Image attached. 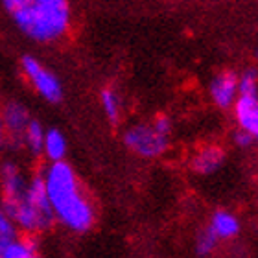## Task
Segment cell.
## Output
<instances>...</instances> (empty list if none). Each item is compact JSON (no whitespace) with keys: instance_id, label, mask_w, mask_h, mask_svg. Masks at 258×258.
I'll return each instance as SVG.
<instances>
[{"instance_id":"7","label":"cell","mask_w":258,"mask_h":258,"mask_svg":"<svg viewBox=\"0 0 258 258\" xmlns=\"http://www.w3.org/2000/svg\"><path fill=\"white\" fill-rule=\"evenodd\" d=\"M26 199L35 207V209L48 220L54 221V210H52V205H50L48 194H46V184H44V177L37 175L30 181V184H26V192H24Z\"/></svg>"},{"instance_id":"17","label":"cell","mask_w":258,"mask_h":258,"mask_svg":"<svg viewBox=\"0 0 258 258\" xmlns=\"http://www.w3.org/2000/svg\"><path fill=\"white\" fill-rule=\"evenodd\" d=\"M15 238H17L15 221L11 220L10 216L0 209V240H4V242H11V240H15Z\"/></svg>"},{"instance_id":"6","label":"cell","mask_w":258,"mask_h":258,"mask_svg":"<svg viewBox=\"0 0 258 258\" xmlns=\"http://www.w3.org/2000/svg\"><path fill=\"white\" fill-rule=\"evenodd\" d=\"M210 94H212L216 105H220L223 109L231 107L238 96V78L232 72L220 74L210 85Z\"/></svg>"},{"instance_id":"21","label":"cell","mask_w":258,"mask_h":258,"mask_svg":"<svg viewBox=\"0 0 258 258\" xmlns=\"http://www.w3.org/2000/svg\"><path fill=\"white\" fill-rule=\"evenodd\" d=\"M247 133H251V135H253V137H254V139L258 140V118L254 120V122H253V125H251V127H249V131H247Z\"/></svg>"},{"instance_id":"1","label":"cell","mask_w":258,"mask_h":258,"mask_svg":"<svg viewBox=\"0 0 258 258\" xmlns=\"http://www.w3.org/2000/svg\"><path fill=\"white\" fill-rule=\"evenodd\" d=\"M43 177L55 218L70 231H89L94 223V209L81 192L80 181L70 164H67L63 159L54 161Z\"/></svg>"},{"instance_id":"10","label":"cell","mask_w":258,"mask_h":258,"mask_svg":"<svg viewBox=\"0 0 258 258\" xmlns=\"http://www.w3.org/2000/svg\"><path fill=\"white\" fill-rule=\"evenodd\" d=\"M223 162V151L220 148H207L201 150L194 159V170L199 173H212L221 166Z\"/></svg>"},{"instance_id":"11","label":"cell","mask_w":258,"mask_h":258,"mask_svg":"<svg viewBox=\"0 0 258 258\" xmlns=\"http://www.w3.org/2000/svg\"><path fill=\"white\" fill-rule=\"evenodd\" d=\"M212 232L216 236L221 238V240H229V238H234L240 231V223L232 214L229 212H216L212 216V225H210Z\"/></svg>"},{"instance_id":"13","label":"cell","mask_w":258,"mask_h":258,"mask_svg":"<svg viewBox=\"0 0 258 258\" xmlns=\"http://www.w3.org/2000/svg\"><path fill=\"white\" fill-rule=\"evenodd\" d=\"M37 254V242L32 238L24 240H11L4 249L2 258H32Z\"/></svg>"},{"instance_id":"4","label":"cell","mask_w":258,"mask_h":258,"mask_svg":"<svg viewBox=\"0 0 258 258\" xmlns=\"http://www.w3.org/2000/svg\"><path fill=\"white\" fill-rule=\"evenodd\" d=\"M22 70L46 102L57 103L63 98V89H61V83L57 81V78L50 70L44 69L35 57L24 55L22 57Z\"/></svg>"},{"instance_id":"15","label":"cell","mask_w":258,"mask_h":258,"mask_svg":"<svg viewBox=\"0 0 258 258\" xmlns=\"http://www.w3.org/2000/svg\"><path fill=\"white\" fill-rule=\"evenodd\" d=\"M102 105H103V111L107 114V118L111 122H118V116H120V100L116 96V92L111 91V89H105L102 92Z\"/></svg>"},{"instance_id":"18","label":"cell","mask_w":258,"mask_h":258,"mask_svg":"<svg viewBox=\"0 0 258 258\" xmlns=\"http://www.w3.org/2000/svg\"><path fill=\"white\" fill-rule=\"evenodd\" d=\"M216 245H218V236L212 232V229H209V231H205L203 234L198 238V254L207 256V254H210L214 251Z\"/></svg>"},{"instance_id":"3","label":"cell","mask_w":258,"mask_h":258,"mask_svg":"<svg viewBox=\"0 0 258 258\" xmlns=\"http://www.w3.org/2000/svg\"><path fill=\"white\" fill-rule=\"evenodd\" d=\"M2 210L10 216L11 220L15 221L17 225L22 227L24 231H30V232L44 231V229H48V227L54 223L52 220L44 218V216L41 214L30 201H28L26 196L13 198V199L4 198Z\"/></svg>"},{"instance_id":"12","label":"cell","mask_w":258,"mask_h":258,"mask_svg":"<svg viewBox=\"0 0 258 258\" xmlns=\"http://www.w3.org/2000/svg\"><path fill=\"white\" fill-rule=\"evenodd\" d=\"M43 151L52 162L64 159V155H67V140H64L63 133L57 131V129H48L44 133Z\"/></svg>"},{"instance_id":"22","label":"cell","mask_w":258,"mask_h":258,"mask_svg":"<svg viewBox=\"0 0 258 258\" xmlns=\"http://www.w3.org/2000/svg\"><path fill=\"white\" fill-rule=\"evenodd\" d=\"M2 129H4V125H2V114H0V144H2Z\"/></svg>"},{"instance_id":"9","label":"cell","mask_w":258,"mask_h":258,"mask_svg":"<svg viewBox=\"0 0 258 258\" xmlns=\"http://www.w3.org/2000/svg\"><path fill=\"white\" fill-rule=\"evenodd\" d=\"M2 190H4V198L8 199L21 198L26 192V183L22 179V173L13 162H6L2 166Z\"/></svg>"},{"instance_id":"19","label":"cell","mask_w":258,"mask_h":258,"mask_svg":"<svg viewBox=\"0 0 258 258\" xmlns=\"http://www.w3.org/2000/svg\"><path fill=\"white\" fill-rule=\"evenodd\" d=\"M153 127H155V131H159L161 135L168 137V133H170V129H172V124H170V120H168L166 116H159V118L155 120V124H153Z\"/></svg>"},{"instance_id":"14","label":"cell","mask_w":258,"mask_h":258,"mask_svg":"<svg viewBox=\"0 0 258 258\" xmlns=\"http://www.w3.org/2000/svg\"><path fill=\"white\" fill-rule=\"evenodd\" d=\"M44 131L43 125L39 124L37 120H30L26 125V129H24V140H26L28 148H30V151L32 153H41L43 151V142H44Z\"/></svg>"},{"instance_id":"16","label":"cell","mask_w":258,"mask_h":258,"mask_svg":"<svg viewBox=\"0 0 258 258\" xmlns=\"http://www.w3.org/2000/svg\"><path fill=\"white\" fill-rule=\"evenodd\" d=\"M258 89V78H256V70H247L245 74L238 80V92L240 94H251L254 96Z\"/></svg>"},{"instance_id":"8","label":"cell","mask_w":258,"mask_h":258,"mask_svg":"<svg viewBox=\"0 0 258 258\" xmlns=\"http://www.w3.org/2000/svg\"><path fill=\"white\" fill-rule=\"evenodd\" d=\"M30 122V114L22 103H10L6 105L4 114H2V125L8 129L11 137H22L24 129Z\"/></svg>"},{"instance_id":"5","label":"cell","mask_w":258,"mask_h":258,"mask_svg":"<svg viewBox=\"0 0 258 258\" xmlns=\"http://www.w3.org/2000/svg\"><path fill=\"white\" fill-rule=\"evenodd\" d=\"M124 142L129 150L142 157H159L164 153L168 140L164 135L155 131L153 125H135L127 129L124 135Z\"/></svg>"},{"instance_id":"20","label":"cell","mask_w":258,"mask_h":258,"mask_svg":"<svg viewBox=\"0 0 258 258\" xmlns=\"http://www.w3.org/2000/svg\"><path fill=\"white\" fill-rule=\"evenodd\" d=\"M253 142V135L251 133H247V131H240V133L236 135V144L238 146H249Z\"/></svg>"},{"instance_id":"2","label":"cell","mask_w":258,"mask_h":258,"mask_svg":"<svg viewBox=\"0 0 258 258\" xmlns=\"http://www.w3.org/2000/svg\"><path fill=\"white\" fill-rule=\"evenodd\" d=\"M21 32L39 43L63 37L70 24L67 0H2Z\"/></svg>"}]
</instances>
